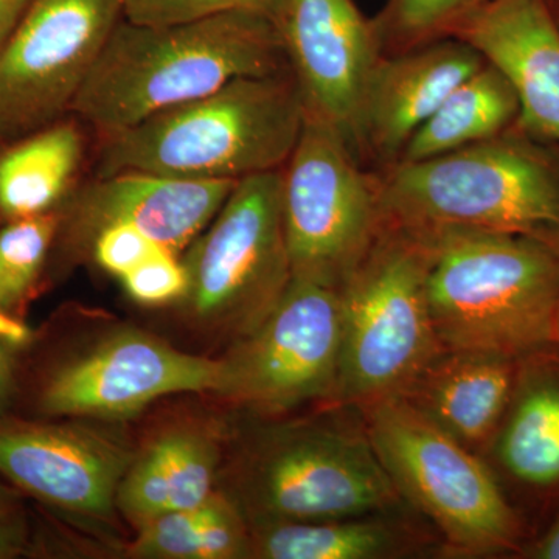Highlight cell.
<instances>
[{"label":"cell","instance_id":"28","mask_svg":"<svg viewBox=\"0 0 559 559\" xmlns=\"http://www.w3.org/2000/svg\"><path fill=\"white\" fill-rule=\"evenodd\" d=\"M160 249H165L164 246L127 224L105 227L91 242L92 255L98 266L119 278Z\"/></svg>","mask_w":559,"mask_h":559},{"label":"cell","instance_id":"29","mask_svg":"<svg viewBox=\"0 0 559 559\" xmlns=\"http://www.w3.org/2000/svg\"><path fill=\"white\" fill-rule=\"evenodd\" d=\"M235 7H248V3L246 0H121L123 20L151 27L201 20Z\"/></svg>","mask_w":559,"mask_h":559},{"label":"cell","instance_id":"31","mask_svg":"<svg viewBox=\"0 0 559 559\" xmlns=\"http://www.w3.org/2000/svg\"><path fill=\"white\" fill-rule=\"evenodd\" d=\"M20 382V366L16 353L0 344V415L9 414L14 407Z\"/></svg>","mask_w":559,"mask_h":559},{"label":"cell","instance_id":"13","mask_svg":"<svg viewBox=\"0 0 559 559\" xmlns=\"http://www.w3.org/2000/svg\"><path fill=\"white\" fill-rule=\"evenodd\" d=\"M135 451L83 418L0 415V476L25 498L76 520L106 521Z\"/></svg>","mask_w":559,"mask_h":559},{"label":"cell","instance_id":"19","mask_svg":"<svg viewBox=\"0 0 559 559\" xmlns=\"http://www.w3.org/2000/svg\"><path fill=\"white\" fill-rule=\"evenodd\" d=\"M223 432L186 421L160 430L139 452L117 492V510L135 528L168 511L194 509L216 492Z\"/></svg>","mask_w":559,"mask_h":559},{"label":"cell","instance_id":"26","mask_svg":"<svg viewBox=\"0 0 559 559\" xmlns=\"http://www.w3.org/2000/svg\"><path fill=\"white\" fill-rule=\"evenodd\" d=\"M488 0H388L377 21L381 49L407 50L451 36Z\"/></svg>","mask_w":559,"mask_h":559},{"label":"cell","instance_id":"36","mask_svg":"<svg viewBox=\"0 0 559 559\" xmlns=\"http://www.w3.org/2000/svg\"><path fill=\"white\" fill-rule=\"evenodd\" d=\"M555 344L559 345V307H558V316H557V329H555Z\"/></svg>","mask_w":559,"mask_h":559},{"label":"cell","instance_id":"10","mask_svg":"<svg viewBox=\"0 0 559 559\" xmlns=\"http://www.w3.org/2000/svg\"><path fill=\"white\" fill-rule=\"evenodd\" d=\"M223 359L190 355L138 330H120L75 355L43 359L17 385L33 418L123 421L153 401L223 388ZM16 403V401H14Z\"/></svg>","mask_w":559,"mask_h":559},{"label":"cell","instance_id":"14","mask_svg":"<svg viewBox=\"0 0 559 559\" xmlns=\"http://www.w3.org/2000/svg\"><path fill=\"white\" fill-rule=\"evenodd\" d=\"M274 21L305 116L336 128L356 150L364 91L382 55L373 21L353 0H282Z\"/></svg>","mask_w":559,"mask_h":559},{"label":"cell","instance_id":"6","mask_svg":"<svg viewBox=\"0 0 559 559\" xmlns=\"http://www.w3.org/2000/svg\"><path fill=\"white\" fill-rule=\"evenodd\" d=\"M428 272V242L384 223L366 259L337 289V406L362 412L399 399L444 352L430 316Z\"/></svg>","mask_w":559,"mask_h":559},{"label":"cell","instance_id":"1","mask_svg":"<svg viewBox=\"0 0 559 559\" xmlns=\"http://www.w3.org/2000/svg\"><path fill=\"white\" fill-rule=\"evenodd\" d=\"M285 69L277 24L250 7L160 27L121 20L70 112L105 138L230 81Z\"/></svg>","mask_w":559,"mask_h":559},{"label":"cell","instance_id":"11","mask_svg":"<svg viewBox=\"0 0 559 559\" xmlns=\"http://www.w3.org/2000/svg\"><path fill=\"white\" fill-rule=\"evenodd\" d=\"M340 358V290L293 278L271 314L221 358L218 395L259 414L334 401Z\"/></svg>","mask_w":559,"mask_h":559},{"label":"cell","instance_id":"21","mask_svg":"<svg viewBox=\"0 0 559 559\" xmlns=\"http://www.w3.org/2000/svg\"><path fill=\"white\" fill-rule=\"evenodd\" d=\"M520 119L510 81L485 61L415 131L399 162H419L496 138ZM396 164V162H395Z\"/></svg>","mask_w":559,"mask_h":559},{"label":"cell","instance_id":"24","mask_svg":"<svg viewBox=\"0 0 559 559\" xmlns=\"http://www.w3.org/2000/svg\"><path fill=\"white\" fill-rule=\"evenodd\" d=\"M250 528L223 492L200 507L168 511L138 528L128 557L138 559L250 558Z\"/></svg>","mask_w":559,"mask_h":559},{"label":"cell","instance_id":"34","mask_svg":"<svg viewBox=\"0 0 559 559\" xmlns=\"http://www.w3.org/2000/svg\"><path fill=\"white\" fill-rule=\"evenodd\" d=\"M530 557L536 559H559V520L549 532L530 550Z\"/></svg>","mask_w":559,"mask_h":559},{"label":"cell","instance_id":"9","mask_svg":"<svg viewBox=\"0 0 559 559\" xmlns=\"http://www.w3.org/2000/svg\"><path fill=\"white\" fill-rule=\"evenodd\" d=\"M282 215L293 278L340 289L384 229L380 179L336 128L305 116L282 168Z\"/></svg>","mask_w":559,"mask_h":559},{"label":"cell","instance_id":"12","mask_svg":"<svg viewBox=\"0 0 559 559\" xmlns=\"http://www.w3.org/2000/svg\"><path fill=\"white\" fill-rule=\"evenodd\" d=\"M121 20V0H32L0 50V138L70 112Z\"/></svg>","mask_w":559,"mask_h":559},{"label":"cell","instance_id":"20","mask_svg":"<svg viewBox=\"0 0 559 559\" xmlns=\"http://www.w3.org/2000/svg\"><path fill=\"white\" fill-rule=\"evenodd\" d=\"M489 447L511 480L536 491L559 488V366L522 360L520 380Z\"/></svg>","mask_w":559,"mask_h":559},{"label":"cell","instance_id":"23","mask_svg":"<svg viewBox=\"0 0 559 559\" xmlns=\"http://www.w3.org/2000/svg\"><path fill=\"white\" fill-rule=\"evenodd\" d=\"M83 157V134L73 121H55L0 154V218L51 212L69 190Z\"/></svg>","mask_w":559,"mask_h":559},{"label":"cell","instance_id":"33","mask_svg":"<svg viewBox=\"0 0 559 559\" xmlns=\"http://www.w3.org/2000/svg\"><path fill=\"white\" fill-rule=\"evenodd\" d=\"M32 0H0V50L20 24Z\"/></svg>","mask_w":559,"mask_h":559},{"label":"cell","instance_id":"16","mask_svg":"<svg viewBox=\"0 0 559 559\" xmlns=\"http://www.w3.org/2000/svg\"><path fill=\"white\" fill-rule=\"evenodd\" d=\"M484 62L454 36L381 55L360 103L356 150H369L390 165L399 162L415 131Z\"/></svg>","mask_w":559,"mask_h":559},{"label":"cell","instance_id":"35","mask_svg":"<svg viewBox=\"0 0 559 559\" xmlns=\"http://www.w3.org/2000/svg\"><path fill=\"white\" fill-rule=\"evenodd\" d=\"M246 3H248L250 9L263 11V13L270 14L272 20H274L282 0H246Z\"/></svg>","mask_w":559,"mask_h":559},{"label":"cell","instance_id":"18","mask_svg":"<svg viewBox=\"0 0 559 559\" xmlns=\"http://www.w3.org/2000/svg\"><path fill=\"white\" fill-rule=\"evenodd\" d=\"M522 360L474 349H444L399 399L479 454L509 409Z\"/></svg>","mask_w":559,"mask_h":559},{"label":"cell","instance_id":"8","mask_svg":"<svg viewBox=\"0 0 559 559\" xmlns=\"http://www.w3.org/2000/svg\"><path fill=\"white\" fill-rule=\"evenodd\" d=\"M182 263L191 322L231 344L252 333L293 282L282 215V170L238 180Z\"/></svg>","mask_w":559,"mask_h":559},{"label":"cell","instance_id":"37","mask_svg":"<svg viewBox=\"0 0 559 559\" xmlns=\"http://www.w3.org/2000/svg\"><path fill=\"white\" fill-rule=\"evenodd\" d=\"M558 24H559V20H558Z\"/></svg>","mask_w":559,"mask_h":559},{"label":"cell","instance_id":"17","mask_svg":"<svg viewBox=\"0 0 559 559\" xmlns=\"http://www.w3.org/2000/svg\"><path fill=\"white\" fill-rule=\"evenodd\" d=\"M451 36L510 81L521 130L559 143V24L547 0H488Z\"/></svg>","mask_w":559,"mask_h":559},{"label":"cell","instance_id":"22","mask_svg":"<svg viewBox=\"0 0 559 559\" xmlns=\"http://www.w3.org/2000/svg\"><path fill=\"white\" fill-rule=\"evenodd\" d=\"M389 511L250 530V558L385 559L415 551L418 539Z\"/></svg>","mask_w":559,"mask_h":559},{"label":"cell","instance_id":"5","mask_svg":"<svg viewBox=\"0 0 559 559\" xmlns=\"http://www.w3.org/2000/svg\"><path fill=\"white\" fill-rule=\"evenodd\" d=\"M417 235L428 242L429 310L444 349L525 359L555 344L558 252L516 235Z\"/></svg>","mask_w":559,"mask_h":559},{"label":"cell","instance_id":"15","mask_svg":"<svg viewBox=\"0 0 559 559\" xmlns=\"http://www.w3.org/2000/svg\"><path fill=\"white\" fill-rule=\"evenodd\" d=\"M237 182L143 171L103 176L70 201L60 230L73 248L91 246L105 227L127 224L178 255L212 223Z\"/></svg>","mask_w":559,"mask_h":559},{"label":"cell","instance_id":"30","mask_svg":"<svg viewBox=\"0 0 559 559\" xmlns=\"http://www.w3.org/2000/svg\"><path fill=\"white\" fill-rule=\"evenodd\" d=\"M25 496L0 476V559L27 557L35 551L36 530Z\"/></svg>","mask_w":559,"mask_h":559},{"label":"cell","instance_id":"27","mask_svg":"<svg viewBox=\"0 0 559 559\" xmlns=\"http://www.w3.org/2000/svg\"><path fill=\"white\" fill-rule=\"evenodd\" d=\"M121 282L132 299L150 307L182 299L189 285L186 266L168 249L157 250L124 274Z\"/></svg>","mask_w":559,"mask_h":559},{"label":"cell","instance_id":"32","mask_svg":"<svg viewBox=\"0 0 559 559\" xmlns=\"http://www.w3.org/2000/svg\"><path fill=\"white\" fill-rule=\"evenodd\" d=\"M35 341V333L22 316L13 312L0 311V344L5 345L11 352L20 353L31 348Z\"/></svg>","mask_w":559,"mask_h":559},{"label":"cell","instance_id":"25","mask_svg":"<svg viewBox=\"0 0 559 559\" xmlns=\"http://www.w3.org/2000/svg\"><path fill=\"white\" fill-rule=\"evenodd\" d=\"M61 213L57 210L9 221L0 229V311L22 316L58 238Z\"/></svg>","mask_w":559,"mask_h":559},{"label":"cell","instance_id":"3","mask_svg":"<svg viewBox=\"0 0 559 559\" xmlns=\"http://www.w3.org/2000/svg\"><path fill=\"white\" fill-rule=\"evenodd\" d=\"M218 491L249 528L364 516L403 502L366 423L337 414L261 426L221 468Z\"/></svg>","mask_w":559,"mask_h":559},{"label":"cell","instance_id":"2","mask_svg":"<svg viewBox=\"0 0 559 559\" xmlns=\"http://www.w3.org/2000/svg\"><path fill=\"white\" fill-rule=\"evenodd\" d=\"M378 179L390 226L516 235L559 253V159L524 130L428 160L396 162Z\"/></svg>","mask_w":559,"mask_h":559},{"label":"cell","instance_id":"7","mask_svg":"<svg viewBox=\"0 0 559 559\" xmlns=\"http://www.w3.org/2000/svg\"><path fill=\"white\" fill-rule=\"evenodd\" d=\"M401 499L425 514L457 554L513 549L520 521L491 466L403 399L360 412Z\"/></svg>","mask_w":559,"mask_h":559},{"label":"cell","instance_id":"4","mask_svg":"<svg viewBox=\"0 0 559 559\" xmlns=\"http://www.w3.org/2000/svg\"><path fill=\"white\" fill-rule=\"evenodd\" d=\"M304 121V100L289 69L242 76L105 135L97 178L143 171L240 180L282 170L299 142Z\"/></svg>","mask_w":559,"mask_h":559}]
</instances>
